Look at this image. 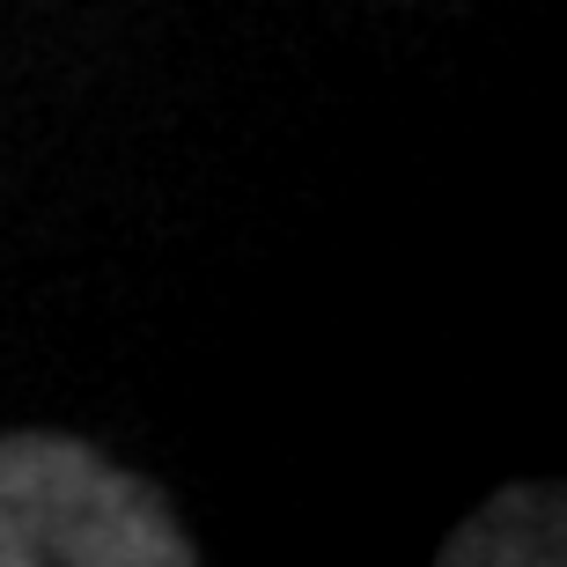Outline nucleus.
<instances>
[{
  "label": "nucleus",
  "mask_w": 567,
  "mask_h": 567,
  "mask_svg": "<svg viewBox=\"0 0 567 567\" xmlns=\"http://www.w3.org/2000/svg\"><path fill=\"white\" fill-rule=\"evenodd\" d=\"M0 567H192V538L147 480L74 435H0Z\"/></svg>",
  "instance_id": "1"
}]
</instances>
